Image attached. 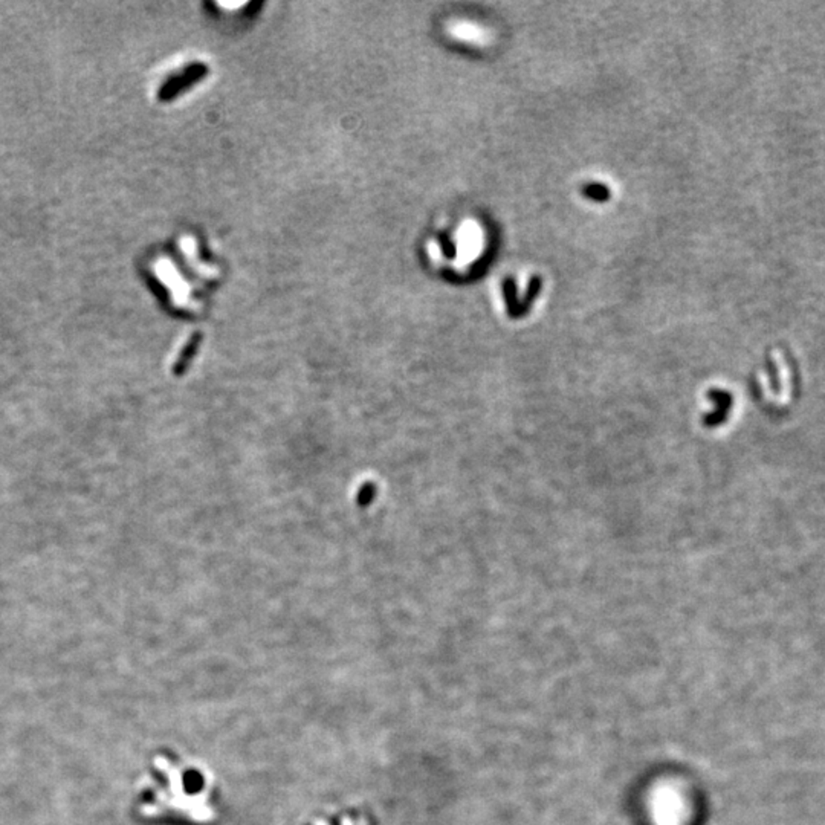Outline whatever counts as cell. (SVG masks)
Wrapping results in <instances>:
<instances>
[{
  "mask_svg": "<svg viewBox=\"0 0 825 825\" xmlns=\"http://www.w3.org/2000/svg\"><path fill=\"white\" fill-rule=\"evenodd\" d=\"M773 361H777L778 368H779V377H781V384H782V398L781 402L786 403L790 399V391H792V382H790V368L786 363L784 356L781 355V353H775V355L772 356Z\"/></svg>",
  "mask_w": 825,
  "mask_h": 825,
  "instance_id": "6da1fadb",
  "label": "cell"
}]
</instances>
